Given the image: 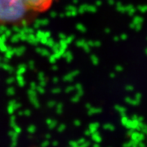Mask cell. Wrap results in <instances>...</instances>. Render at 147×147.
I'll return each mask as SVG.
<instances>
[{"label":"cell","instance_id":"7a4b0ae2","mask_svg":"<svg viewBox=\"0 0 147 147\" xmlns=\"http://www.w3.org/2000/svg\"><path fill=\"white\" fill-rule=\"evenodd\" d=\"M25 2L34 13L39 15L50 10L55 0H25Z\"/></svg>","mask_w":147,"mask_h":147},{"label":"cell","instance_id":"6da1fadb","mask_svg":"<svg viewBox=\"0 0 147 147\" xmlns=\"http://www.w3.org/2000/svg\"><path fill=\"white\" fill-rule=\"evenodd\" d=\"M37 16L25 0H0V26L25 25Z\"/></svg>","mask_w":147,"mask_h":147}]
</instances>
